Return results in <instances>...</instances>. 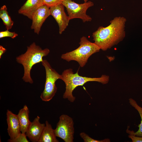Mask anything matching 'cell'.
Returning <instances> with one entry per match:
<instances>
[{"mask_svg":"<svg viewBox=\"0 0 142 142\" xmlns=\"http://www.w3.org/2000/svg\"><path fill=\"white\" fill-rule=\"evenodd\" d=\"M126 19L116 17L110 21L108 26H100L92 36L94 43L103 51H106L122 41L125 36Z\"/></svg>","mask_w":142,"mask_h":142,"instance_id":"1","label":"cell"},{"mask_svg":"<svg viewBox=\"0 0 142 142\" xmlns=\"http://www.w3.org/2000/svg\"><path fill=\"white\" fill-rule=\"evenodd\" d=\"M50 50L47 48L42 49L34 42L27 47L26 52L16 57L17 62L21 64L23 67L24 73L22 78L26 82L30 84L33 83L31 75V72L33 66L41 62L43 58L48 55Z\"/></svg>","mask_w":142,"mask_h":142,"instance_id":"2","label":"cell"},{"mask_svg":"<svg viewBox=\"0 0 142 142\" xmlns=\"http://www.w3.org/2000/svg\"><path fill=\"white\" fill-rule=\"evenodd\" d=\"M79 69L77 72L74 73L73 69L70 68L64 70L61 74V80L65 85V90L63 98L67 99L71 102H74L75 98L73 95L74 90L77 87L82 86L89 82L95 81L103 84H107L109 81L108 75H103L99 78H91L80 76L78 73Z\"/></svg>","mask_w":142,"mask_h":142,"instance_id":"3","label":"cell"},{"mask_svg":"<svg viewBox=\"0 0 142 142\" xmlns=\"http://www.w3.org/2000/svg\"><path fill=\"white\" fill-rule=\"evenodd\" d=\"M80 46L71 52L62 54L61 58L68 62H77L81 67H84L90 56L99 51L100 48L94 43L89 41L84 36L82 37L79 43Z\"/></svg>","mask_w":142,"mask_h":142,"instance_id":"4","label":"cell"},{"mask_svg":"<svg viewBox=\"0 0 142 142\" xmlns=\"http://www.w3.org/2000/svg\"><path fill=\"white\" fill-rule=\"evenodd\" d=\"M41 63L45 70L46 79L44 89L40 98L43 101L48 102L55 95L57 90L55 82L58 79H61L62 77L51 67L47 60H43Z\"/></svg>","mask_w":142,"mask_h":142,"instance_id":"5","label":"cell"},{"mask_svg":"<svg viewBox=\"0 0 142 142\" xmlns=\"http://www.w3.org/2000/svg\"><path fill=\"white\" fill-rule=\"evenodd\" d=\"M62 4L66 8L70 20L78 18L83 22L92 21V18L87 14L86 12L89 8L94 6L92 2L89 1L79 4L72 0H64Z\"/></svg>","mask_w":142,"mask_h":142,"instance_id":"6","label":"cell"},{"mask_svg":"<svg viewBox=\"0 0 142 142\" xmlns=\"http://www.w3.org/2000/svg\"><path fill=\"white\" fill-rule=\"evenodd\" d=\"M74 123L73 119L66 114H62L59 118L54 133L56 137L65 142H73L74 133Z\"/></svg>","mask_w":142,"mask_h":142,"instance_id":"7","label":"cell"},{"mask_svg":"<svg viewBox=\"0 0 142 142\" xmlns=\"http://www.w3.org/2000/svg\"><path fill=\"white\" fill-rule=\"evenodd\" d=\"M64 7L62 4H60L49 8L50 15L53 17L57 23L60 34L65 30L70 20L65 12Z\"/></svg>","mask_w":142,"mask_h":142,"instance_id":"8","label":"cell"},{"mask_svg":"<svg viewBox=\"0 0 142 142\" xmlns=\"http://www.w3.org/2000/svg\"><path fill=\"white\" fill-rule=\"evenodd\" d=\"M50 15L49 7L44 5L40 7L36 11L32 16L31 29L38 35L43 24Z\"/></svg>","mask_w":142,"mask_h":142,"instance_id":"9","label":"cell"},{"mask_svg":"<svg viewBox=\"0 0 142 142\" xmlns=\"http://www.w3.org/2000/svg\"><path fill=\"white\" fill-rule=\"evenodd\" d=\"M6 114L7 132L10 138L8 141L12 142L21 133V127L17 115L8 110Z\"/></svg>","mask_w":142,"mask_h":142,"instance_id":"10","label":"cell"},{"mask_svg":"<svg viewBox=\"0 0 142 142\" xmlns=\"http://www.w3.org/2000/svg\"><path fill=\"white\" fill-rule=\"evenodd\" d=\"M40 119L38 116L36 117L31 122L26 133V136L33 142H38L45 125V124L40 123Z\"/></svg>","mask_w":142,"mask_h":142,"instance_id":"11","label":"cell"},{"mask_svg":"<svg viewBox=\"0 0 142 142\" xmlns=\"http://www.w3.org/2000/svg\"><path fill=\"white\" fill-rule=\"evenodd\" d=\"M43 5L42 0H27L18 10V13L32 20L36 11Z\"/></svg>","mask_w":142,"mask_h":142,"instance_id":"12","label":"cell"},{"mask_svg":"<svg viewBox=\"0 0 142 142\" xmlns=\"http://www.w3.org/2000/svg\"><path fill=\"white\" fill-rule=\"evenodd\" d=\"M29 111L27 106L25 105L19 111L17 115L19 123L21 133L26 134L31 122L29 119Z\"/></svg>","mask_w":142,"mask_h":142,"instance_id":"13","label":"cell"},{"mask_svg":"<svg viewBox=\"0 0 142 142\" xmlns=\"http://www.w3.org/2000/svg\"><path fill=\"white\" fill-rule=\"evenodd\" d=\"M54 131L51 124L48 121L45 122V125L38 142H58Z\"/></svg>","mask_w":142,"mask_h":142,"instance_id":"14","label":"cell"},{"mask_svg":"<svg viewBox=\"0 0 142 142\" xmlns=\"http://www.w3.org/2000/svg\"><path fill=\"white\" fill-rule=\"evenodd\" d=\"M129 103L130 105L134 107L138 112L141 118L140 123L138 127L139 128L138 131L135 132L133 130H129L128 126L126 130L127 133L129 135H133L139 136H142V108L136 102L131 98L129 99Z\"/></svg>","mask_w":142,"mask_h":142,"instance_id":"15","label":"cell"},{"mask_svg":"<svg viewBox=\"0 0 142 142\" xmlns=\"http://www.w3.org/2000/svg\"><path fill=\"white\" fill-rule=\"evenodd\" d=\"M6 5L2 6L0 9V18L5 26L6 29L9 30L12 27L14 22L9 15Z\"/></svg>","mask_w":142,"mask_h":142,"instance_id":"16","label":"cell"},{"mask_svg":"<svg viewBox=\"0 0 142 142\" xmlns=\"http://www.w3.org/2000/svg\"><path fill=\"white\" fill-rule=\"evenodd\" d=\"M80 135L84 142H110V140L109 139H105L101 140H98L93 139L90 137L84 132H81Z\"/></svg>","mask_w":142,"mask_h":142,"instance_id":"17","label":"cell"},{"mask_svg":"<svg viewBox=\"0 0 142 142\" xmlns=\"http://www.w3.org/2000/svg\"><path fill=\"white\" fill-rule=\"evenodd\" d=\"M64 0H42L43 5L49 8L62 4Z\"/></svg>","mask_w":142,"mask_h":142,"instance_id":"18","label":"cell"},{"mask_svg":"<svg viewBox=\"0 0 142 142\" xmlns=\"http://www.w3.org/2000/svg\"><path fill=\"white\" fill-rule=\"evenodd\" d=\"M6 29L4 31L0 32V38L5 37H10L14 39L18 36V34L14 32H11Z\"/></svg>","mask_w":142,"mask_h":142,"instance_id":"19","label":"cell"},{"mask_svg":"<svg viewBox=\"0 0 142 142\" xmlns=\"http://www.w3.org/2000/svg\"><path fill=\"white\" fill-rule=\"evenodd\" d=\"M26 134H23L21 133L12 142H26L29 141L26 138Z\"/></svg>","mask_w":142,"mask_h":142,"instance_id":"20","label":"cell"},{"mask_svg":"<svg viewBox=\"0 0 142 142\" xmlns=\"http://www.w3.org/2000/svg\"><path fill=\"white\" fill-rule=\"evenodd\" d=\"M128 136L132 140L133 142H142V136H139L133 135H129Z\"/></svg>","mask_w":142,"mask_h":142,"instance_id":"21","label":"cell"},{"mask_svg":"<svg viewBox=\"0 0 142 142\" xmlns=\"http://www.w3.org/2000/svg\"><path fill=\"white\" fill-rule=\"evenodd\" d=\"M6 49L2 45H0V59L1 58L2 55L6 51Z\"/></svg>","mask_w":142,"mask_h":142,"instance_id":"22","label":"cell"},{"mask_svg":"<svg viewBox=\"0 0 142 142\" xmlns=\"http://www.w3.org/2000/svg\"><path fill=\"white\" fill-rule=\"evenodd\" d=\"M84 1V2H88L89 0H82Z\"/></svg>","mask_w":142,"mask_h":142,"instance_id":"23","label":"cell"}]
</instances>
